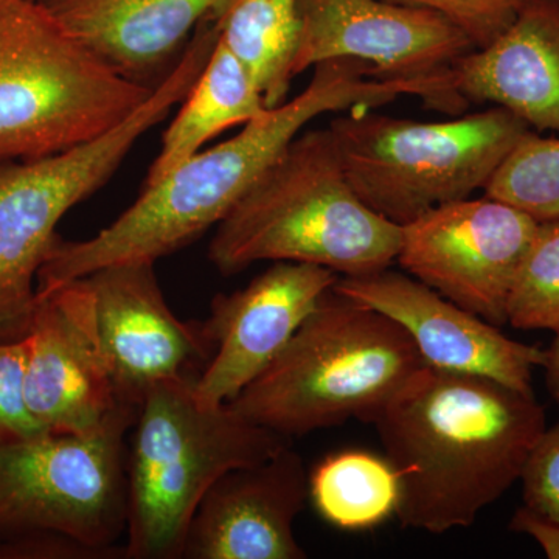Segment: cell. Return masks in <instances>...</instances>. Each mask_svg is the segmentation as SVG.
I'll list each match as a JSON object with an SVG mask.
<instances>
[{"instance_id": "obj_1", "label": "cell", "mask_w": 559, "mask_h": 559, "mask_svg": "<svg viewBox=\"0 0 559 559\" xmlns=\"http://www.w3.org/2000/svg\"><path fill=\"white\" fill-rule=\"evenodd\" d=\"M419 81L377 80L370 66L349 58L319 62L308 86L270 108L229 140L200 151L170 175L145 186L131 207L83 241L57 237L36 278V293L112 264L157 260L186 248L229 215L261 173L311 121L325 114L370 108L401 97H428Z\"/></svg>"}, {"instance_id": "obj_2", "label": "cell", "mask_w": 559, "mask_h": 559, "mask_svg": "<svg viewBox=\"0 0 559 559\" xmlns=\"http://www.w3.org/2000/svg\"><path fill=\"white\" fill-rule=\"evenodd\" d=\"M373 425L399 477L396 516L432 535L471 527L502 498L547 428L533 393L426 366Z\"/></svg>"}, {"instance_id": "obj_3", "label": "cell", "mask_w": 559, "mask_h": 559, "mask_svg": "<svg viewBox=\"0 0 559 559\" xmlns=\"http://www.w3.org/2000/svg\"><path fill=\"white\" fill-rule=\"evenodd\" d=\"M401 226L353 190L330 128L301 131L261 173L209 246L223 275L259 261L316 264L341 277L395 263Z\"/></svg>"}, {"instance_id": "obj_4", "label": "cell", "mask_w": 559, "mask_h": 559, "mask_svg": "<svg viewBox=\"0 0 559 559\" xmlns=\"http://www.w3.org/2000/svg\"><path fill=\"white\" fill-rule=\"evenodd\" d=\"M421 367L399 323L333 288L266 370L227 404L293 440L349 419L373 423Z\"/></svg>"}, {"instance_id": "obj_5", "label": "cell", "mask_w": 559, "mask_h": 559, "mask_svg": "<svg viewBox=\"0 0 559 559\" xmlns=\"http://www.w3.org/2000/svg\"><path fill=\"white\" fill-rule=\"evenodd\" d=\"M198 373L153 385L127 441L124 559H182L191 518L231 469L257 465L290 439L194 395Z\"/></svg>"}, {"instance_id": "obj_6", "label": "cell", "mask_w": 559, "mask_h": 559, "mask_svg": "<svg viewBox=\"0 0 559 559\" xmlns=\"http://www.w3.org/2000/svg\"><path fill=\"white\" fill-rule=\"evenodd\" d=\"M154 87L114 69L40 0H0V164L97 139Z\"/></svg>"}, {"instance_id": "obj_7", "label": "cell", "mask_w": 559, "mask_h": 559, "mask_svg": "<svg viewBox=\"0 0 559 559\" xmlns=\"http://www.w3.org/2000/svg\"><path fill=\"white\" fill-rule=\"evenodd\" d=\"M216 31L215 22H201L148 100L112 130L51 156L0 164V341L21 340L31 329L36 278L58 223L108 182L139 139L186 98L207 64Z\"/></svg>"}, {"instance_id": "obj_8", "label": "cell", "mask_w": 559, "mask_h": 559, "mask_svg": "<svg viewBox=\"0 0 559 559\" xmlns=\"http://www.w3.org/2000/svg\"><path fill=\"white\" fill-rule=\"evenodd\" d=\"M329 128L353 190L399 226L487 189L514 146L533 131L498 106L444 121L359 108L334 117Z\"/></svg>"}, {"instance_id": "obj_9", "label": "cell", "mask_w": 559, "mask_h": 559, "mask_svg": "<svg viewBox=\"0 0 559 559\" xmlns=\"http://www.w3.org/2000/svg\"><path fill=\"white\" fill-rule=\"evenodd\" d=\"M139 406L100 429L0 444V536L57 532L95 546L127 533V441Z\"/></svg>"}, {"instance_id": "obj_10", "label": "cell", "mask_w": 559, "mask_h": 559, "mask_svg": "<svg viewBox=\"0 0 559 559\" xmlns=\"http://www.w3.org/2000/svg\"><path fill=\"white\" fill-rule=\"evenodd\" d=\"M538 224L487 194L451 202L401 226L396 263L459 307L502 326Z\"/></svg>"}, {"instance_id": "obj_11", "label": "cell", "mask_w": 559, "mask_h": 559, "mask_svg": "<svg viewBox=\"0 0 559 559\" xmlns=\"http://www.w3.org/2000/svg\"><path fill=\"white\" fill-rule=\"evenodd\" d=\"M299 16L296 76L319 62L349 58L370 66L377 80L455 90L452 68L474 50L468 36L436 11L389 0H299Z\"/></svg>"}, {"instance_id": "obj_12", "label": "cell", "mask_w": 559, "mask_h": 559, "mask_svg": "<svg viewBox=\"0 0 559 559\" xmlns=\"http://www.w3.org/2000/svg\"><path fill=\"white\" fill-rule=\"evenodd\" d=\"M25 336L27 403L47 432H92L130 404L114 384L86 278L36 293Z\"/></svg>"}, {"instance_id": "obj_13", "label": "cell", "mask_w": 559, "mask_h": 559, "mask_svg": "<svg viewBox=\"0 0 559 559\" xmlns=\"http://www.w3.org/2000/svg\"><path fill=\"white\" fill-rule=\"evenodd\" d=\"M336 272L316 264L274 261L248 286L218 294L202 322L213 353L194 382L204 406H223L266 370L320 299Z\"/></svg>"}, {"instance_id": "obj_14", "label": "cell", "mask_w": 559, "mask_h": 559, "mask_svg": "<svg viewBox=\"0 0 559 559\" xmlns=\"http://www.w3.org/2000/svg\"><path fill=\"white\" fill-rule=\"evenodd\" d=\"M334 290L399 323L430 369L474 374L533 393L546 349L507 337L499 326L448 300L404 272L337 278Z\"/></svg>"}, {"instance_id": "obj_15", "label": "cell", "mask_w": 559, "mask_h": 559, "mask_svg": "<svg viewBox=\"0 0 559 559\" xmlns=\"http://www.w3.org/2000/svg\"><path fill=\"white\" fill-rule=\"evenodd\" d=\"M84 278L121 401L139 406L153 385L198 373L209 362L213 348L202 323L182 322L170 310L154 263L112 264Z\"/></svg>"}, {"instance_id": "obj_16", "label": "cell", "mask_w": 559, "mask_h": 559, "mask_svg": "<svg viewBox=\"0 0 559 559\" xmlns=\"http://www.w3.org/2000/svg\"><path fill=\"white\" fill-rule=\"evenodd\" d=\"M307 468L293 448L210 487L191 518L182 559H305L294 522L310 496Z\"/></svg>"}, {"instance_id": "obj_17", "label": "cell", "mask_w": 559, "mask_h": 559, "mask_svg": "<svg viewBox=\"0 0 559 559\" xmlns=\"http://www.w3.org/2000/svg\"><path fill=\"white\" fill-rule=\"evenodd\" d=\"M455 90L559 135V0H528L498 38L460 58Z\"/></svg>"}, {"instance_id": "obj_18", "label": "cell", "mask_w": 559, "mask_h": 559, "mask_svg": "<svg viewBox=\"0 0 559 559\" xmlns=\"http://www.w3.org/2000/svg\"><path fill=\"white\" fill-rule=\"evenodd\" d=\"M114 69L150 84L230 0H40ZM157 86V84H156Z\"/></svg>"}, {"instance_id": "obj_19", "label": "cell", "mask_w": 559, "mask_h": 559, "mask_svg": "<svg viewBox=\"0 0 559 559\" xmlns=\"http://www.w3.org/2000/svg\"><path fill=\"white\" fill-rule=\"evenodd\" d=\"M267 109L263 94L248 70L223 40L216 39L207 64L180 102L179 112L165 131L145 186L170 175L221 132L249 123Z\"/></svg>"}, {"instance_id": "obj_20", "label": "cell", "mask_w": 559, "mask_h": 559, "mask_svg": "<svg viewBox=\"0 0 559 559\" xmlns=\"http://www.w3.org/2000/svg\"><path fill=\"white\" fill-rule=\"evenodd\" d=\"M215 21L218 38L248 70L267 108L285 103L296 79L299 0H230Z\"/></svg>"}, {"instance_id": "obj_21", "label": "cell", "mask_w": 559, "mask_h": 559, "mask_svg": "<svg viewBox=\"0 0 559 559\" xmlns=\"http://www.w3.org/2000/svg\"><path fill=\"white\" fill-rule=\"evenodd\" d=\"M320 516L342 530L377 527L399 506V477L388 459L366 451L330 455L308 479Z\"/></svg>"}, {"instance_id": "obj_22", "label": "cell", "mask_w": 559, "mask_h": 559, "mask_svg": "<svg viewBox=\"0 0 559 559\" xmlns=\"http://www.w3.org/2000/svg\"><path fill=\"white\" fill-rule=\"evenodd\" d=\"M485 194L538 223L559 219V135L528 132L489 180Z\"/></svg>"}, {"instance_id": "obj_23", "label": "cell", "mask_w": 559, "mask_h": 559, "mask_svg": "<svg viewBox=\"0 0 559 559\" xmlns=\"http://www.w3.org/2000/svg\"><path fill=\"white\" fill-rule=\"evenodd\" d=\"M509 323L520 330H559V219L538 224L514 283Z\"/></svg>"}, {"instance_id": "obj_24", "label": "cell", "mask_w": 559, "mask_h": 559, "mask_svg": "<svg viewBox=\"0 0 559 559\" xmlns=\"http://www.w3.org/2000/svg\"><path fill=\"white\" fill-rule=\"evenodd\" d=\"M28 348L27 336L0 341V444L47 433L27 403Z\"/></svg>"}, {"instance_id": "obj_25", "label": "cell", "mask_w": 559, "mask_h": 559, "mask_svg": "<svg viewBox=\"0 0 559 559\" xmlns=\"http://www.w3.org/2000/svg\"><path fill=\"white\" fill-rule=\"evenodd\" d=\"M436 11L468 36L474 49L488 46L518 16L528 0H389Z\"/></svg>"}, {"instance_id": "obj_26", "label": "cell", "mask_w": 559, "mask_h": 559, "mask_svg": "<svg viewBox=\"0 0 559 559\" xmlns=\"http://www.w3.org/2000/svg\"><path fill=\"white\" fill-rule=\"evenodd\" d=\"M521 481L524 506L559 522V421L540 433Z\"/></svg>"}, {"instance_id": "obj_27", "label": "cell", "mask_w": 559, "mask_h": 559, "mask_svg": "<svg viewBox=\"0 0 559 559\" xmlns=\"http://www.w3.org/2000/svg\"><path fill=\"white\" fill-rule=\"evenodd\" d=\"M0 559H124V544L95 546L57 532L0 536Z\"/></svg>"}, {"instance_id": "obj_28", "label": "cell", "mask_w": 559, "mask_h": 559, "mask_svg": "<svg viewBox=\"0 0 559 559\" xmlns=\"http://www.w3.org/2000/svg\"><path fill=\"white\" fill-rule=\"evenodd\" d=\"M510 530L525 533L539 544L546 557L559 559V522L544 516L538 511L522 506L514 511L510 521Z\"/></svg>"}, {"instance_id": "obj_29", "label": "cell", "mask_w": 559, "mask_h": 559, "mask_svg": "<svg viewBox=\"0 0 559 559\" xmlns=\"http://www.w3.org/2000/svg\"><path fill=\"white\" fill-rule=\"evenodd\" d=\"M555 334L557 336H555L550 347L546 349L540 369H544V374H546V385L551 399L559 404V330Z\"/></svg>"}]
</instances>
